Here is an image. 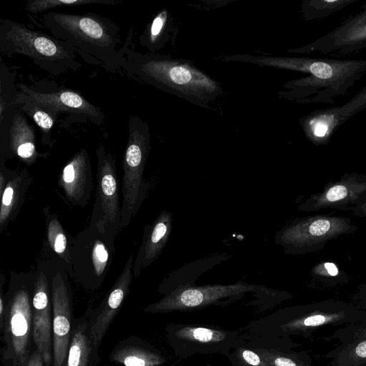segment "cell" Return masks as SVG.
<instances>
[{
	"instance_id": "2e32d148",
	"label": "cell",
	"mask_w": 366,
	"mask_h": 366,
	"mask_svg": "<svg viewBox=\"0 0 366 366\" xmlns=\"http://www.w3.org/2000/svg\"><path fill=\"white\" fill-rule=\"evenodd\" d=\"M366 196V174L345 173L326 184L321 192L310 195L297 209L302 212L322 209L352 211Z\"/></svg>"
},
{
	"instance_id": "4fadbf2b",
	"label": "cell",
	"mask_w": 366,
	"mask_h": 366,
	"mask_svg": "<svg viewBox=\"0 0 366 366\" xmlns=\"http://www.w3.org/2000/svg\"><path fill=\"white\" fill-rule=\"evenodd\" d=\"M29 79L31 84L18 82V89L39 104L59 116L62 114L81 116L96 125L104 122L105 115L101 108L89 102L79 92L59 85L54 81L37 80L31 76Z\"/></svg>"
},
{
	"instance_id": "d6986e66",
	"label": "cell",
	"mask_w": 366,
	"mask_h": 366,
	"mask_svg": "<svg viewBox=\"0 0 366 366\" xmlns=\"http://www.w3.org/2000/svg\"><path fill=\"white\" fill-rule=\"evenodd\" d=\"M134 256L131 254L118 278L97 308L87 309L92 320V333L99 347L114 317L126 300L132 282Z\"/></svg>"
},
{
	"instance_id": "e0dca14e",
	"label": "cell",
	"mask_w": 366,
	"mask_h": 366,
	"mask_svg": "<svg viewBox=\"0 0 366 366\" xmlns=\"http://www.w3.org/2000/svg\"><path fill=\"white\" fill-rule=\"evenodd\" d=\"M48 153H40L36 148V133L34 125L17 107L9 122L0 125V159L17 157L26 166L34 164Z\"/></svg>"
},
{
	"instance_id": "7c38bea8",
	"label": "cell",
	"mask_w": 366,
	"mask_h": 366,
	"mask_svg": "<svg viewBox=\"0 0 366 366\" xmlns=\"http://www.w3.org/2000/svg\"><path fill=\"white\" fill-rule=\"evenodd\" d=\"M97 187L89 224L116 237L121 230L122 204L115 158L102 144L96 150Z\"/></svg>"
},
{
	"instance_id": "836d02e7",
	"label": "cell",
	"mask_w": 366,
	"mask_h": 366,
	"mask_svg": "<svg viewBox=\"0 0 366 366\" xmlns=\"http://www.w3.org/2000/svg\"><path fill=\"white\" fill-rule=\"evenodd\" d=\"M227 358L232 366H269L252 349L241 343L231 351Z\"/></svg>"
},
{
	"instance_id": "4316f807",
	"label": "cell",
	"mask_w": 366,
	"mask_h": 366,
	"mask_svg": "<svg viewBox=\"0 0 366 366\" xmlns=\"http://www.w3.org/2000/svg\"><path fill=\"white\" fill-rule=\"evenodd\" d=\"M16 105L39 127L41 144L51 148L56 142L52 137V129L54 124L57 122L59 115L39 104L28 95L20 92L16 100Z\"/></svg>"
},
{
	"instance_id": "9a60e30c",
	"label": "cell",
	"mask_w": 366,
	"mask_h": 366,
	"mask_svg": "<svg viewBox=\"0 0 366 366\" xmlns=\"http://www.w3.org/2000/svg\"><path fill=\"white\" fill-rule=\"evenodd\" d=\"M52 304V366H66L74 320L69 281L57 272L51 282Z\"/></svg>"
},
{
	"instance_id": "603a6c76",
	"label": "cell",
	"mask_w": 366,
	"mask_h": 366,
	"mask_svg": "<svg viewBox=\"0 0 366 366\" xmlns=\"http://www.w3.org/2000/svg\"><path fill=\"white\" fill-rule=\"evenodd\" d=\"M109 360L121 366H162L167 362L158 348L136 335L119 341L112 350Z\"/></svg>"
},
{
	"instance_id": "277c9868",
	"label": "cell",
	"mask_w": 366,
	"mask_h": 366,
	"mask_svg": "<svg viewBox=\"0 0 366 366\" xmlns=\"http://www.w3.org/2000/svg\"><path fill=\"white\" fill-rule=\"evenodd\" d=\"M0 53L22 55L40 69L59 76L82 67L76 49L66 41L9 19L0 20Z\"/></svg>"
},
{
	"instance_id": "52a82bcc",
	"label": "cell",
	"mask_w": 366,
	"mask_h": 366,
	"mask_svg": "<svg viewBox=\"0 0 366 366\" xmlns=\"http://www.w3.org/2000/svg\"><path fill=\"white\" fill-rule=\"evenodd\" d=\"M255 293L274 306L287 299L286 292L269 290L263 286L238 282L232 285L202 286L182 285L157 302L144 308L151 314L175 311H193L212 305H226L243 298L247 293Z\"/></svg>"
},
{
	"instance_id": "484cf974",
	"label": "cell",
	"mask_w": 366,
	"mask_h": 366,
	"mask_svg": "<svg viewBox=\"0 0 366 366\" xmlns=\"http://www.w3.org/2000/svg\"><path fill=\"white\" fill-rule=\"evenodd\" d=\"M300 122L307 138L317 146L327 144L342 124L333 107L314 111Z\"/></svg>"
},
{
	"instance_id": "5b68a950",
	"label": "cell",
	"mask_w": 366,
	"mask_h": 366,
	"mask_svg": "<svg viewBox=\"0 0 366 366\" xmlns=\"http://www.w3.org/2000/svg\"><path fill=\"white\" fill-rule=\"evenodd\" d=\"M120 70L129 77L161 90L177 94V92L214 90L213 81L185 64L177 63L157 54H142L124 44L120 49Z\"/></svg>"
},
{
	"instance_id": "9c48e42d",
	"label": "cell",
	"mask_w": 366,
	"mask_h": 366,
	"mask_svg": "<svg viewBox=\"0 0 366 366\" xmlns=\"http://www.w3.org/2000/svg\"><path fill=\"white\" fill-rule=\"evenodd\" d=\"M115 237L89 224L72 237L71 276L86 290H98L103 284L115 255Z\"/></svg>"
},
{
	"instance_id": "74e56055",
	"label": "cell",
	"mask_w": 366,
	"mask_h": 366,
	"mask_svg": "<svg viewBox=\"0 0 366 366\" xmlns=\"http://www.w3.org/2000/svg\"><path fill=\"white\" fill-rule=\"evenodd\" d=\"M352 215L366 219V196L360 202L357 206L351 211Z\"/></svg>"
},
{
	"instance_id": "d590c367",
	"label": "cell",
	"mask_w": 366,
	"mask_h": 366,
	"mask_svg": "<svg viewBox=\"0 0 366 366\" xmlns=\"http://www.w3.org/2000/svg\"><path fill=\"white\" fill-rule=\"evenodd\" d=\"M351 300L357 307L366 311V282L358 286Z\"/></svg>"
},
{
	"instance_id": "4dcf8cb0",
	"label": "cell",
	"mask_w": 366,
	"mask_h": 366,
	"mask_svg": "<svg viewBox=\"0 0 366 366\" xmlns=\"http://www.w3.org/2000/svg\"><path fill=\"white\" fill-rule=\"evenodd\" d=\"M360 0H307L302 5L307 21L325 19Z\"/></svg>"
},
{
	"instance_id": "8992f818",
	"label": "cell",
	"mask_w": 366,
	"mask_h": 366,
	"mask_svg": "<svg viewBox=\"0 0 366 366\" xmlns=\"http://www.w3.org/2000/svg\"><path fill=\"white\" fill-rule=\"evenodd\" d=\"M32 284H10L5 293L6 307L0 322L1 366H26L34 347Z\"/></svg>"
},
{
	"instance_id": "5bb4252c",
	"label": "cell",
	"mask_w": 366,
	"mask_h": 366,
	"mask_svg": "<svg viewBox=\"0 0 366 366\" xmlns=\"http://www.w3.org/2000/svg\"><path fill=\"white\" fill-rule=\"evenodd\" d=\"M366 51V3L360 11L342 20L330 32L298 49L302 54L342 57Z\"/></svg>"
},
{
	"instance_id": "e575fe53",
	"label": "cell",
	"mask_w": 366,
	"mask_h": 366,
	"mask_svg": "<svg viewBox=\"0 0 366 366\" xmlns=\"http://www.w3.org/2000/svg\"><path fill=\"white\" fill-rule=\"evenodd\" d=\"M342 124L352 117L366 109V85L342 106L333 107Z\"/></svg>"
},
{
	"instance_id": "ffe728a7",
	"label": "cell",
	"mask_w": 366,
	"mask_h": 366,
	"mask_svg": "<svg viewBox=\"0 0 366 366\" xmlns=\"http://www.w3.org/2000/svg\"><path fill=\"white\" fill-rule=\"evenodd\" d=\"M330 339L337 342L325 355L329 366H366V320L338 327Z\"/></svg>"
},
{
	"instance_id": "3957f363",
	"label": "cell",
	"mask_w": 366,
	"mask_h": 366,
	"mask_svg": "<svg viewBox=\"0 0 366 366\" xmlns=\"http://www.w3.org/2000/svg\"><path fill=\"white\" fill-rule=\"evenodd\" d=\"M281 64L308 74L290 84L292 98L306 104H334L366 75V59L297 57Z\"/></svg>"
},
{
	"instance_id": "6da1fadb",
	"label": "cell",
	"mask_w": 366,
	"mask_h": 366,
	"mask_svg": "<svg viewBox=\"0 0 366 366\" xmlns=\"http://www.w3.org/2000/svg\"><path fill=\"white\" fill-rule=\"evenodd\" d=\"M366 320V311L352 302L325 300L282 309L241 328L240 343L248 347L293 350L292 336L310 337L327 327H340Z\"/></svg>"
},
{
	"instance_id": "44dd1931",
	"label": "cell",
	"mask_w": 366,
	"mask_h": 366,
	"mask_svg": "<svg viewBox=\"0 0 366 366\" xmlns=\"http://www.w3.org/2000/svg\"><path fill=\"white\" fill-rule=\"evenodd\" d=\"M58 185L71 204L80 207L88 204L92 192V170L86 149L75 153L64 166Z\"/></svg>"
},
{
	"instance_id": "f546056e",
	"label": "cell",
	"mask_w": 366,
	"mask_h": 366,
	"mask_svg": "<svg viewBox=\"0 0 366 366\" xmlns=\"http://www.w3.org/2000/svg\"><path fill=\"white\" fill-rule=\"evenodd\" d=\"M257 352L269 366H312L310 356L294 350L249 347Z\"/></svg>"
},
{
	"instance_id": "1f68e13d",
	"label": "cell",
	"mask_w": 366,
	"mask_h": 366,
	"mask_svg": "<svg viewBox=\"0 0 366 366\" xmlns=\"http://www.w3.org/2000/svg\"><path fill=\"white\" fill-rule=\"evenodd\" d=\"M122 2L117 0H27L24 8L26 13L38 15L51 9L64 6H79L90 4L117 6Z\"/></svg>"
},
{
	"instance_id": "d6a6232c",
	"label": "cell",
	"mask_w": 366,
	"mask_h": 366,
	"mask_svg": "<svg viewBox=\"0 0 366 366\" xmlns=\"http://www.w3.org/2000/svg\"><path fill=\"white\" fill-rule=\"evenodd\" d=\"M167 19L166 11H162L152 19L148 27L139 36V43L149 51L159 47L161 38L164 34Z\"/></svg>"
},
{
	"instance_id": "ba28073f",
	"label": "cell",
	"mask_w": 366,
	"mask_h": 366,
	"mask_svg": "<svg viewBox=\"0 0 366 366\" xmlns=\"http://www.w3.org/2000/svg\"><path fill=\"white\" fill-rule=\"evenodd\" d=\"M150 150L149 125L137 115L128 119V139L122 159L121 229L137 214L149 192L144 171Z\"/></svg>"
},
{
	"instance_id": "cb8c5ba5",
	"label": "cell",
	"mask_w": 366,
	"mask_h": 366,
	"mask_svg": "<svg viewBox=\"0 0 366 366\" xmlns=\"http://www.w3.org/2000/svg\"><path fill=\"white\" fill-rule=\"evenodd\" d=\"M99 350L92 333V320L88 310L74 320L66 366H97Z\"/></svg>"
},
{
	"instance_id": "7a4b0ae2",
	"label": "cell",
	"mask_w": 366,
	"mask_h": 366,
	"mask_svg": "<svg viewBox=\"0 0 366 366\" xmlns=\"http://www.w3.org/2000/svg\"><path fill=\"white\" fill-rule=\"evenodd\" d=\"M39 20L51 36L75 48L84 61L111 73L120 70V29L109 18L92 11L74 14L51 11Z\"/></svg>"
},
{
	"instance_id": "30bf717a",
	"label": "cell",
	"mask_w": 366,
	"mask_h": 366,
	"mask_svg": "<svg viewBox=\"0 0 366 366\" xmlns=\"http://www.w3.org/2000/svg\"><path fill=\"white\" fill-rule=\"evenodd\" d=\"M357 229L345 217L314 215L292 220L277 233L275 242L287 254H305L320 251L330 241Z\"/></svg>"
},
{
	"instance_id": "ac0fdd59",
	"label": "cell",
	"mask_w": 366,
	"mask_h": 366,
	"mask_svg": "<svg viewBox=\"0 0 366 366\" xmlns=\"http://www.w3.org/2000/svg\"><path fill=\"white\" fill-rule=\"evenodd\" d=\"M33 340L46 365L52 366V304L48 277L41 271L32 293Z\"/></svg>"
},
{
	"instance_id": "83f0119b",
	"label": "cell",
	"mask_w": 366,
	"mask_h": 366,
	"mask_svg": "<svg viewBox=\"0 0 366 366\" xmlns=\"http://www.w3.org/2000/svg\"><path fill=\"white\" fill-rule=\"evenodd\" d=\"M44 213L46 217V237L49 247L64 262L71 274L70 248L71 241H69L68 237L56 215L51 214L47 208L44 209Z\"/></svg>"
},
{
	"instance_id": "7402d4cb",
	"label": "cell",
	"mask_w": 366,
	"mask_h": 366,
	"mask_svg": "<svg viewBox=\"0 0 366 366\" xmlns=\"http://www.w3.org/2000/svg\"><path fill=\"white\" fill-rule=\"evenodd\" d=\"M172 222V214L163 210L152 225L144 227L142 242L134 261V277H138L159 256L169 239Z\"/></svg>"
},
{
	"instance_id": "8fae6325",
	"label": "cell",
	"mask_w": 366,
	"mask_h": 366,
	"mask_svg": "<svg viewBox=\"0 0 366 366\" xmlns=\"http://www.w3.org/2000/svg\"><path fill=\"white\" fill-rule=\"evenodd\" d=\"M239 331L198 324L169 323L165 336L176 356L187 358L196 354H219L228 357L240 342Z\"/></svg>"
},
{
	"instance_id": "d4e9b609",
	"label": "cell",
	"mask_w": 366,
	"mask_h": 366,
	"mask_svg": "<svg viewBox=\"0 0 366 366\" xmlns=\"http://www.w3.org/2000/svg\"><path fill=\"white\" fill-rule=\"evenodd\" d=\"M33 182L26 167L21 172H14L1 194L0 233L15 219L22 207L26 192Z\"/></svg>"
},
{
	"instance_id": "f1b7e54d",
	"label": "cell",
	"mask_w": 366,
	"mask_h": 366,
	"mask_svg": "<svg viewBox=\"0 0 366 366\" xmlns=\"http://www.w3.org/2000/svg\"><path fill=\"white\" fill-rule=\"evenodd\" d=\"M16 72L11 71L1 60L0 65V119L10 115L16 108L19 91L16 84Z\"/></svg>"
},
{
	"instance_id": "8d00e7d4",
	"label": "cell",
	"mask_w": 366,
	"mask_h": 366,
	"mask_svg": "<svg viewBox=\"0 0 366 366\" xmlns=\"http://www.w3.org/2000/svg\"><path fill=\"white\" fill-rule=\"evenodd\" d=\"M26 366H47L39 351L34 347Z\"/></svg>"
}]
</instances>
